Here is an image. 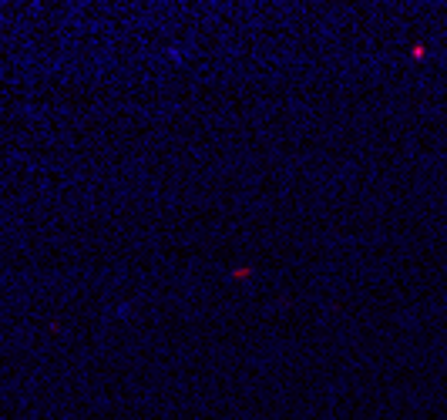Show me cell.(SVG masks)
Instances as JSON below:
<instances>
[]
</instances>
